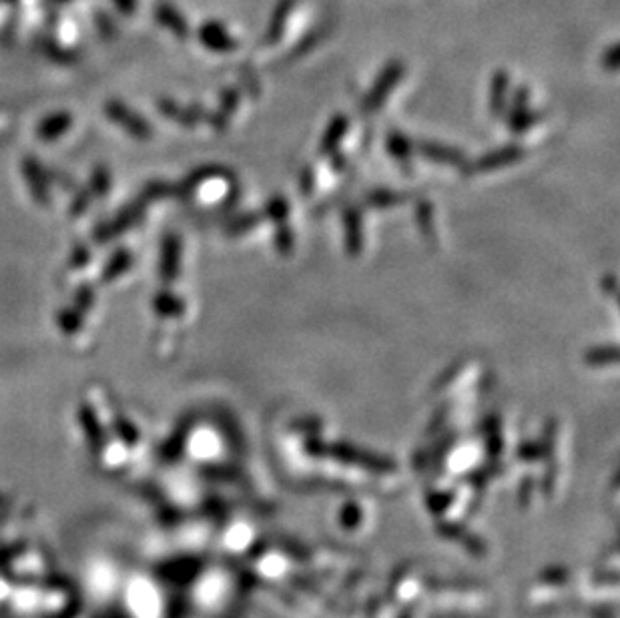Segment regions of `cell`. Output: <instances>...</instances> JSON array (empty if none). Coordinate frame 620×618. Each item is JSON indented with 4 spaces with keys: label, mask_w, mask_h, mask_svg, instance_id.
<instances>
[{
    "label": "cell",
    "mask_w": 620,
    "mask_h": 618,
    "mask_svg": "<svg viewBox=\"0 0 620 618\" xmlns=\"http://www.w3.org/2000/svg\"><path fill=\"white\" fill-rule=\"evenodd\" d=\"M90 251L85 246H77L73 251V268H85L89 263Z\"/></svg>",
    "instance_id": "cell-34"
},
{
    "label": "cell",
    "mask_w": 620,
    "mask_h": 618,
    "mask_svg": "<svg viewBox=\"0 0 620 618\" xmlns=\"http://www.w3.org/2000/svg\"><path fill=\"white\" fill-rule=\"evenodd\" d=\"M619 45L610 46L609 51H605L602 55V67L607 71H617L619 68Z\"/></svg>",
    "instance_id": "cell-33"
},
{
    "label": "cell",
    "mask_w": 620,
    "mask_h": 618,
    "mask_svg": "<svg viewBox=\"0 0 620 618\" xmlns=\"http://www.w3.org/2000/svg\"><path fill=\"white\" fill-rule=\"evenodd\" d=\"M131 265H133V253L129 249H119V251H115L111 259L107 261V265L102 268L101 280L105 283L119 280L123 273L131 270Z\"/></svg>",
    "instance_id": "cell-17"
},
{
    "label": "cell",
    "mask_w": 620,
    "mask_h": 618,
    "mask_svg": "<svg viewBox=\"0 0 620 618\" xmlns=\"http://www.w3.org/2000/svg\"><path fill=\"white\" fill-rule=\"evenodd\" d=\"M159 111L163 112L167 119L187 124V127H193V124H197V121L204 119V111L197 105L181 107L180 102H175L173 99H159Z\"/></svg>",
    "instance_id": "cell-11"
},
{
    "label": "cell",
    "mask_w": 620,
    "mask_h": 618,
    "mask_svg": "<svg viewBox=\"0 0 620 618\" xmlns=\"http://www.w3.org/2000/svg\"><path fill=\"white\" fill-rule=\"evenodd\" d=\"M237 107H239V90H224V93H221V107H219V111L214 115L215 129L224 131L227 123H229V117L236 112Z\"/></svg>",
    "instance_id": "cell-19"
},
{
    "label": "cell",
    "mask_w": 620,
    "mask_h": 618,
    "mask_svg": "<svg viewBox=\"0 0 620 618\" xmlns=\"http://www.w3.org/2000/svg\"><path fill=\"white\" fill-rule=\"evenodd\" d=\"M197 36H199V43L214 53H233L237 48L236 39L229 34L224 24L215 23V21L202 24Z\"/></svg>",
    "instance_id": "cell-6"
},
{
    "label": "cell",
    "mask_w": 620,
    "mask_h": 618,
    "mask_svg": "<svg viewBox=\"0 0 620 618\" xmlns=\"http://www.w3.org/2000/svg\"><path fill=\"white\" fill-rule=\"evenodd\" d=\"M275 246L282 251V253H290L292 248H294V234L292 229L285 224H280L278 227V234H275Z\"/></svg>",
    "instance_id": "cell-29"
},
{
    "label": "cell",
    "mask_w": 620,
    "mask_h": 618,
    "mask_svg": "<svg viewBox=\"0 0 620 618\" xmlns=\"http://www.w3.org/2000/svg\"><path fill=\"white\" fill-rule=\"evenodd\" d=\"M602 288H605V292L612 293L617 292V280H614V275H609L607 280L602 281Z\"/></svg>",
    "instance_id": "cell-38"
},
{
    "label": "cell",
    "mask_w": 620,
    "mask_h": 618,
    "mask_svg": "<svg viewBox=\"0 0 620 618\" xmlns=\"http://www.w3.org/2000/svg\"><path fill=\"white\" fill-rule=\"evenodd\" d=\"M159 24H163L165 29H170L171 33L177 39H187L189 36V23L187 19L181 14L170 2H159L155 9Z\"/></svg>",
    "instance_id": "cell-13"
},
{
    "label": "cell",
    "mask_w": 620,
    "mask_h": 618,
    "mask_svg": "<svg viewBox=\"0 0 620 618\" xmlns=\"http://www.w3.org/2000/svg\"><path fill=\"white\" fill-rule=\"evenodd\" d=\"M508 89H510V75L507 71H498L490 83V111L494 117H500L507 111Z\"/></svg>",
    "instance_id": "cell-14"
},
{
    "label": "cell",
    "mask_w": 620,
    "mask_h": 618,
    "mask_svg": "<svg viewBox=\"0 0 620 618\" xmlns=\"http://www.w3.org/2000/svg\"><path fill=\"white\" fill-rule=\"evenodd\" d=\"M295 0H280L278 7L273 9L270 24L263 34V45H278L282 41L283 31L287 26V19L294 11Z\"/></svg>",
    "instance_id": "cell-7"
},
{
    "label": "cell",
    "mask_w": 620,
    "mask_h": 618,
    "mask_svg": "<svg viewBox=\"0 0 620 618\" xmlns=\"http://www.w3.org/2000/svg\"><path fill=\"white\" fill-rule=\"evenodd\" d=\"M171 197H180L177 185H171L167 181H151L145 185L141 199L143 202H161V199H171Z\"/></svg>",
    "instance_id": "cell-20"
},
{
    "label": "cell",
    "mask_w": 620,
    "mask_h": 618,
    "mask_svg": "<svg viewBox=\"0 0 620 618\" xmlns=\"http://www.w3.org/2000/svg\"><path fill=\"white\" fill-rule=\"evenodd\" d=\"M388 151H390L398 161L406 163L410 155H412V143H410V139H407L406 135H402V133H398V131H392V133L388 135Z\"/></svg>",
    "instance_id": "cell-25"
},
{
    "label": "cell",
    "mask_w": 620,
    "mask_h": 618,
    "mask_svg": "<svg viewBox=\"0 0 620 618\" xmlns=\"http://www.w3.org/2000/svg\"><path fill=\"white\" fill-rule=\"evenodd\" d=\"M619 360V349L617 346H598V348L588 349L585 361L590 366H609Z\"/></svg>",
    "instance_id": "cell-24"
},
{
    "label": "cell",
    "mask_w": 620,
    "mask_h": 618,
    "mask_svg": "<svg viewBox=\"0 0 620 618\" xmlns=\"http://www.w3.org/2000/svg\"><path fill=\"white\" fill-rule=\"evenodd\" d=\"M261 221L260 214H243L237 215L231 224L227 225V236H243L251 231L253 227H258Z\"/></svg>",
    "instance_id": "cell-26"
},
{
    "label": "cell",
    "mask_w": 620,
    "mask_h": 618,
    "mask_svg": "<svg viewBox=\"0 0 620 618\" xmlns=\"http://www.w3.org/2000/svg\"><path fill=\"white\" fill-rule=\"evenodd\" d=\"M105 115L113 121L115 124L123 127L124 131L135 139H141V141H148L153 135L151 131V124L139 115V112L129 109L124 102L121 101H109L105 105Z\"/></svg>",
    "instance_id": "cell-2"
},
{
    "label": "cell",
    "mask_w": 620,
    "mask_h": 618,
    "mask_svg": "<svg viewBox=\"0 0 620 618\" xmlns=\"http://www.w3.org/2000/svg\"><path fill=\"white\" fill-rule=\"evenodd\" d=\"M145 205H148V202H143V199L129 203L124 209L115 215L111 221L99 225V229L95 231V239L99 243H105V241L115 239V237L121 236L124 231H129L145 215Z\"/></svg>",
    "instance_id": "cell-3"
},
{
    "label": "cell",
    "mask_w": 620,
    "mask_h": 618,
    "mask_svg": "<svg viewBox=\"0 0 620 618\" xmlns=\"http://www.w3.org/2000/svg\"><path fill=\"white\" fill-rule=\"evenodd\" d=\"M73 124L70 112H53L45 117L41 123L36 124V137L43 141H55L58 137L65 135Z\"/></svg>",
    "instance_id": "cell-12"
},
{
    "label": "cell",
    "mask_w": 620,
    "mask_h": 618,
    "mask_svg": "<svg viewBox=\"0 0 620 618\" xmlns=\"http://www.w3.org/2000/svg\"><path fill=\"white\" fill-rule=\"evenodd\" d=\"M46 173H48V180L58 183L63 189H75V181L70 180L65 173H61V171L58 173L57 171H46Z\"/></svg>",
    "instance_id": "cell-35"
},
{
    "label": "cell",
    "mask_w": 620,
    "mask_h": 618,
    "mask_svg": "<svg viewBox=\"0 0 620 618\" xmlns=\"http://www.w3.org/2000/svg\"><path fill=\"white\" fill-rule=\"evenodd\" d=\"M115 2H117V7H119L121 11L127 12V14L135 12L137 0H115Z\"/></svg>",
    "instance_id": "cell-36"
},
{
    "label": "cell",
    "mask_w": 620,
    "mask_h": 618,
    "mask_svg": "<svg viewBox=\"0 0 620 618\" xmlns=\"http://www.w3.org/2000/svg\"><path fill=\"white\" fill-rule=\"evenodd\" d=\"M57 326L63 334L75 336L83 329V314L73 305V307H63L57 314Z\"/></svg>",
    "instance_id": "cell-23"
},
{
    "label": "cell",
    "mask_w": 620,
    "mask_h": 618,
    "mask_svg": "<svg viewBox=\"0 0 620 618\" xmlns=\"http://www.w3.org/2000/svg\"><path fill=\"white\" fill-rule=\"evenodd\" d=\"M534 121H536V115L529 109V89H526V87H520V89L516 90V97H514L512 111H510V127H512L516 133H522V131H526Z\"/></svg>",
    "instance_id": "cell-10"
},
{
    "label": "cell",
    "mask_w": 620,
    "mask_h": 618,
    "mask_svg": "<svg viewBox=\"0 0 620 618\" xmlns=\"http://www.w3.org/2000/svg\"><path fill=\"white\" fill-rule=\"evenodd\" d=\"M344 161H346V159L341 158V155H336V165H334V167L341 171V169L346 167V163H344Z\"/></svg>",
    "instance_id": "cell-39"
},
{
    "label": "cell",
    "mask_w": 620,
    "mask_h": 618,
    "mask_svg": "<svg viewBox=\"0 0 620 618\" xmlns=\"http://www.w3.org/2000/svg\"><path fill=\"white\" fill-rule=\"evenodd\" d=\"M344 224H346V248L353 256H358L363 246V229H361V214L356 207H350L344 214Z\"/></svg>",
    "instance_id": "cell-15"
},
{
    "label": "cell",
    "mask_w": 620,
    "mask_h": 618,
    "mask_svg": "<svg viewBox=\"0 0 620 618\" xmlns=\"http://www.w3.org/2000/svg\"><path fill=\"white\" fill-rule=\"evenodd\" d=\"M520 158H522V149H520L519 145L502 147V149H498V151L488 153V155H485L480 161H476L474 171H480V173L497 171V169L507 167V165L516 163Z\"/></svg>",
    "instance_id": "cell-9"
},
{
    "label": "cell",
    "mask_w": 620,
    "mask_h": 618,
    "mask_svg": "<svg viewBox=\"0 0 620 618\" xmlns=\"http://www.w3.org/2000/svg\"><path fill=\"white\" fill-rule=\"evenodd\" d=\"M153 307H155V312L159 315H163V317H180L185 312V304H183V300L177 297L175 293L167 292V290H163V292H159L155 297H153Z\"/></svg>",
    "instance_id": "cell-18"
},
{
    "label": "cell",
    "mask_w": 620,
    "mask_h": 618,
    "mask_svg": "<svg viewBox=\"0 0 620 618\" xmlns=\"http://www.w3.org/2000/svg\"><path fill=\"white\" fill-rule=\"evenodd\" d=\"M322 36H324V29H317V31H312V33L305 36L304 41L300 43V45L295 46L294 53H292V58L295 56H302L312 48V46H316L319 41H322Z\"/></svg>",
    "instance_id": "cell-31"
},
{
    "label": "cell",
    "mask_w": 620,
    "mask_h": 618,
    "mask_svg": "<svg viewBox=\"0 0 620 618\" xmlns=\"http://www.w3.org/2000/svg\"><path fill=\"white\" fill-rule=\"evenodd\" d=\"M407 199L406 193L392 192V189H376L366 197V205L373 209H385V207H394Z\"/></svg>",
    "instance_id": "cell-21"
},
{
    "label": "cell",
    "mask_w": 620,
    "mask_h": 618,
    "mask_svg": "<svg viewBox=\"0 0 620 618\" xmlns=\"http://www.w3.org/2000/svg\"><path fill=\"white\" fill-rule=\"evenodd\" d=\"M404 63L402 61H392L385 65L384 71L380 73L378 80L373 83L372 89L366 95V99L361 102V111H378L384 105L388 95L395 89V85L404 77Z\"/></svg>",
    "instance_id": "cell-1"
},
{
    "label": "cell",
    "mask_w": 620,
    "mask_h": 618,
    "mask_svg": "<svg viewBox=\"0 0 620 618\" xmlns=\"http://www.w3.org/2000/svg\"><path fill=\"white\" fill-rule=\"evenodd\" d=\"M417 224L424 234L432 236V205L429 203L422 202L417 205Z\"/></svg>",
    "instance_id": "cell-32"
},
{
    "label": "cell",
    "mask_w": 620,
    "mask_h": 618,
    "mask_svg": "<svg viewBox=\"0 0 620 618\" xmlns=\"http://www.w3.org/2000/svg\"><path fill=\"white\" fill-rule=\"evenodd\" d=\"M181 268V237L177 234H167L163 237L161 246V263L159 273L165 283H173L180 275Z\"/></svg>",
    "instance_id": "cell-5"
},
{
    "label": "cell",
    "mask_w": 620,
    "mask_h": 618,
    "mask_svg": "<svg viewBox=\"0 0 620 618\" xmlns=\"http://www.w3.org/2000/svg\"><path fill=\"white\" fill-rule=\"evenodd\" d=\"M95 305V290L89 283L79 285V290L75 292V307L79 310L80 314H87Z\"/></svg>",
    "instance_id": "cell-27"
},
{
    "label": "cell",
    "mask_w": 620,
    "mask_h": 618,
    "mask_svg": "<svg viewBox=\"0 0 620 618\" xmlns=\"http://www.w3.org/2000/svg\"><path fill=\"white\" fill-rule=\"evenodd\" d=\"M23 175L34 202L39 205H48L51 203V189H48L51 180H48L46 169L41 165V161L36 158H24Z\"/></svg>",
    "instance_id": "cell-4"
},
{
    "label": "cell",
    "mask_w": 620,
    "mask_h": 618,
    "mask_svg": "<svg viewBox=\"0 0 620 618\" xmlns=\"http://www.w3.org/2000/svg\"><path fill=\"white\" fill-rule=\"evenodd\" d=\"M265 215L270 217L271 221L283 224V221L287 219V215H290V205H287V202H285L283 197H273V199L268 203V207H265Z\"/></svg>",
    "instance_id": "cell-28"
},
{
    "label": "cell",
    "mask_w": 620,
    "mask_h": 618,
    "mask_svg": "<svg viewBox=\"0 0 620 618\" xmlns=\"http://www.w3.org/2000/svg\"><path fill=\"white\" fill-rule=\"evenodd\" d=\"M417 153L426 159H432L440 165H454V167H463L466 163L463 151L452 149V147L440 145V143H432V141H422L417 143Z\"/></svg>",
    "instance_id": "cell-8"
},
{
    "label": "cell",
    "mask_w": 620,
    "mask_h": 618,
    "mask_svg": "<svg viewBox=\"0 0 620 618\" xmlns=\"http://www.w3.org/2000/svg\"><path fill=\"white\" fill-rule=\"evenodd\" d=\"M350 129V119L344 117V115H338L331 119V123L327 127L326 135L322 139V155H331L336 149H338L339 141L346 137Z\"/></svg>",
    "instance_id": "cell-16"
},
{
    "label": "cell",
    "mask_w": 620,
    "mask_h": 618,
    "mask_svg": "<svg viewBox=\"0 0 620 618\" xmlns=\"http://www.w3.org/2000/svg\"><path fill=\"white\" fill-rule=\"evenodd\" d=\"M89 192L97 199H105L111 192V173L109 169L97 165L90 173Z\"/></svg>",
    "instance_id": "cell-22"
},
{
    "label": "cell",
    "mask_w": 620,
    "mask_h": 618,
    "mask_svg": "<svg viewBox=\"0 0 620 618\" xmlns=\"http://www.w3.org/2000/svg\"><path fill=\"white\" fill-rule=\"evenodd\" d=\"M302 185H304L305 192H312V185H314V173H312V169H305Z\"/></svg>",
    "instance_id": "cell-37"
},
{
    "label": "cell",
    "mask_w": 620,
    "mask_h": 618,
    "mask_svg": "<svg viewBox=\"0 0 620 618\" xmlns=\"http://www.w3.org/2000/svg\"><path fill=\"white\" fill-rule=\"evenodd\" d=\"M90 202H93V195H90L89 189H79L77 195L73 197V203H70V215L79 217V215L85 214L89 209Z\"/></svg>",
    "instance_id": "cell-30"
}]
</instances>
